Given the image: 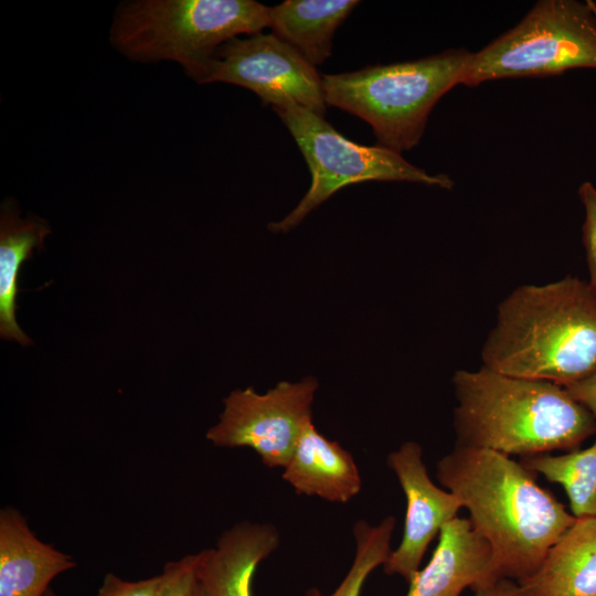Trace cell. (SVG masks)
Segmentation results:
<instances>
[{"mask_svg":"<svg viewBox=\"0 0 596 596\" xmlns=\"http://www.w3.org/2000/svg\"><path fill=\"white\" fill-rule=\"evenodd\" d=\"M74 558L41 541L12 507L0 511V596H44Z\"/></svg>","mask_w":596,"mask_h":596,"instance_id":"4fadbf2b","label":"cell"},{"mask_svg":"<svg viewBox=\"0 0 596 596\" xmlns=\"http://www.w3.org/2000/svg\"><path fill=\"white\" fill-rule=\"evenodd\" d=\"M318 389L313 376L279 382L264 394L252 386L224 398L219 422L206 432L216 447H248L267 468H284L298 438L312 422L311 406Z\"/></svg>","mask_w":596,"mask_h":596,"instance_id":"ba28073f","label":"cell"},{"mask_svg":"<svg viewBox=\"0 0 596 596\" xmlns=\"http://www.w3.org/2000/svg\"><path fill=\"white\" fill-rule=\"evenodd\" d=\"M273 110L281 119L311 173L308 192L281 221L269 224L274 233H286L345 185L366 181H406L450 190L444 173L429 174L389 148L356 143L338 132L323 116L288 103Z\"/></svg>","mask_w":596,"mask_h":596,"instance_id":"52a82bcc","label":"cell"},{"mask_svg":"<svg viewBox=\"0 0 596 596\" xmlns=\"http://www.w3.org/2000/svg\"><path fill=\"white\" fill-rule=\"evenodd\" d=\"M518 583L510 579L489 582L472 588L473 596H514Z\"/></svg>","mask_w":596,"mask_h":596,"instance_id":"cb8c5ba5","label":"cell"},{"mask_svg":"<svg viewBox=\"0 0 596 596\" xmlns=\"http://www.w3.org/2000/svg\"><path fill=\"white\" fill-rule=\"evenodd\" d=\"M161 574L140 581H126L108 573L95 596H160Z\"/></svg>","mask_w":596,"mask_h":596,"instance_id":"7402d4cb","label":"cell"},{"mask_svg":"<svg viewBox=\"0 0 596 596\" xmlns=\"http://www.w3.org/2000/svg\"><path fill=\"white\" fill-rule=\"evenodd\" d=\"M578 196L585 211L582 241L588 268L587 283L596 292V187L589 181L583 182L578 189Z\"/></svg>","mask_w":596,"mask_h":596,"instance_id":"ffe728a7","label":"cell"},{"mask_svg":"<svg viewBox=\"0 0 596 596\" xmlns=\"http://www.w3.org/2000/svg\"><path fill=\"white\" fill-rule=\"evenodd\" d=\"M482 366L567 386L596 372V292L566 276L522 285L498 307L481 350Z\"/></svg>","mask_w":596,"mask_h":596,"instance_id":"7a4b0ae2","label":"cell"},{"mask_svg":"<svg viewBox=\"0 0 596 596\" xmlns=\"http://www.w3.org/2000/svg\"><path fill=\"white\" fill-rule=\"evenodd\" d=\"M596 70L593 1L541 0L511 30L471 53L460 84Z\"/></svg>","mask_w":596,"mask_h":596,"instance_id":"8992f818","label":"cell"},{"mask_svg":"<svg viewBox=\"0 0 596 596\" xmlns=\"http://www.w3.org/2000/svg\"><path fill=\"white\" fill-rule=\"evenodd\" d=\"M436 477L491 545L494 581L530 577L577 519L532 470L498 451L455 446L438 460Z\"/></svg>","mask_w":596,"mask_h":596,"instance_id":"6da1fadb","label":"cell"},{"mask_svg":"<svg viewBox=\"0 0 596 596\" xmlns=\"http://www.w3.org/2000/svg\"><path fill=\"white\" fill-rule=\"evenodd\" d=\"M44 596H57V595L50 588Z\"/></svg>","mask_w":596,"mask_h":596,"instance_id":"484cf974","label":"cell"},{"mask_svg":"<svg viewBox=\"0 0 596 596\" xmlns=\"http://www.w3.org/2000/svg\"><path fill=\"white\" fill-rule=\"evenodd\" d=\"M356 0H286L269 7V28L315 67L332 53L337 29Z\"/></svg>","mask_w":596,"mask_h":596,"instance_id":"2e32d148","label":"cell"},{"mask_svg":"<svg viewBox=\"0 0 596 596\" xmlns=\"http://www.w3.org/2000/svg\"><path fill=\"white\" fill-rule=\"evenodd\" d=\"M471 53L451 49L427 57L324 74L327 106L366 121L377 145L398 153L421 140L435 104L461 76Z\"/></svg>","mask_w":596,"mask_h":596,"instance_id":"5b68a950","label":"cell"},{"mask_svg":"<svg viewBox=\"0 0 596 596\" xmlns=\"http://www.w3.org/2000/svg\"><path fill=\"white\" fill-rule=\"evenodd\" d=\"M195 554L168 562L161 574L160 596H191L195 582Z\"/></svg>","mask_w":596,"mask_h":596,"instance_id":"44dd1931","label":"cell"},{"mask_svg":"<svg viewBox=\"0 0 596 596\" xmlns=\"http://www.w3.org/2000/svg\"><path fill=\"white\" fill-rule=\"evenodd\" d=\"M570 395L584 405L596 421V372L588 377L564 386Z\"/></svg>","mask_w":596,"mask_h":596,"instance_id":"603a6c76","label":"cell"},{"mask_svg":"<svg viewBox=\"0 0 596 596\" xmlns=\"http://www.w3.org/2000/svg\"><path fill=\"white\" fill-rule=\"evenodd\" d=\"M269 28V7L254 0H136L118 6L113 46L138 62L173 61L201 84L217 49Z\"/></svg>","mask_w":596,"mask_h":596,"instance_id":"277c9868","label":"cell"},{"mask_svg":"<svg viewBox=\"0 0 596 596\" xmlns=\"http://www.w3.org/2000/svg\"><path fill=\"white\" fill-rule=\"evenodd\" d=\"M514 596H596V517L577 518Z\"/></svg>","mask_w":596,"mask_h":596,"instance_id":"9a60e30c","label":"cell"},{"mask_svg":"<svg viewBox=\"0 0 596 596\" xmlns=\"http://www.w3.org/2000/svg\"><path fill=\"white\" fill-rule=\"evenodd\" d=\"M280 544L270 523L242 521L222 532L213 547L195 554V579L207 596H253L257 566Z\"/></svg>","mask_w":596,"mask_h":596,"instance_id":"7c38bea8","label":"cell"},{"mask_svg":"<svg viewBox=\"0 0 596 596\" xmlns=\"http://www.w3.org/2000/svg\"><path fill=\"white\" fill-rule=\"evenodd\" d=\"M51 230L39 217L22 219L14 206H2L0 220V334L2 339L28 345L31 340L18 326L15 298L18 275L34 248L43 245Z\"/></svg>","mask_w":596,"mask_h":596,"instance_id":"e0dca14e","label":"cell"},{"mask_svg":"<svg viewBox=\"0 0 596 596\" xmlns=\"http://www.w3.org/2000/svg\"><path fill=\"white\" fill-rule=\"evenodd\" d=\"M281 477L296 493L333 503H348L362 489L352 454L321 435L312 422L302 429Z\"/></svg>","mask_w":596,"mask_h":596,"instance_id":"5bb4252c","label":"cell"},{"mask_svg":"<svg viewBox=\"0 0 596 596\" xmlns=\"http://www.w3.org/2000/svg\"><path fill=\"white\" fill-rule=\"evenodd\" d=\"M191 596H207L202 585L195 579Z\"/></svg>","mask_w":596,"mask_h":596,"instance_id":"d4e9b609","label":"cell"},{"mask_svg":"<svg viewBox=\"0 0 596 596\" xmlns=\"http://www.w3.org/2000/svg\"><path fill=\"white\" fill-rule=\"evenodd\" d=\"M521 464L565 490L575 518L596 517V439L585 449L525 457Z\"/></svg>","mask_w":596,"mask_h":596,"instance_id":"ac0fdd59","label":"cell"},{"mask_svg":"<svg viewBox=\"0 0 596 596\" xmlns=\"http://www.w3.org/2000/svg\"><path fill=\"white\" fill-rule=\"evenodd\" d=\"M594 9H595V12H596V3L594 2Z\"/></svg>","mask_w":596,"mask_h":596,"instance_id":"4316f807","label":"cell"},{"mask_svg":"<svg viewBox=\"0 0 596 596\" xmlns=\"http://www.w3.org/2000/svg\"><path fill=\"white\" fill-rule=\"evenodd\" d=\"M396 520L384 517L377 524L358 520L353 525L355 542L354 557L342 581L328 596H361L371 573L385 564L392 552L391 541ZM304 596H323L316 586L308 588Z\"/></svg>","mask_w":596,"mask_h":596,"instance_id":"d6986e66","label":"cell"},{"mask_svg":"<svg viewBox=\"0 0 596 596\" xmlns=\"http://www.w3.org/2000/svg\"><path fill=\"white\" fill-rule=\"evenodd\" d=\"M406 499L402 540L382 566L386 575L408 582L419 570L430 542L462 508L453 492L436 486L428 476L422 446L408 440L386 457Z\"/></svg>","mask_w":596,"mask_h":596,"instance_id":"30bf717a","label":"cell"},{"mask_svg":"<svg viewBox=\"0 0 596 596\" xmlns=\"http://www.w3.org/2000/svg\"><path fill=\"white\" fill-rule=\"evenodd\" d=\"M459 447L523 458L576 450L596 433L592 413L562 385L481 366L453 376Z\"/></svg>","mask_w":596,"mask_h":596,"instance_id":"3957f363","label":"cell"},{"mask_svg":"<svg viewBox=\"0 0 596 596\" xmlns=\"http://www.w3.org/2000/svg\"><path fill=\"white\" fill-rule=\"evenodd\" d=\"M214 82L245 87L272 108L292 103L326 114L322 76L274 33L236 36L222 44L201 84Z\"/></svg>","mask_w":596,"mask_h":596,"instance_id":"9c48e42d","label":"cell"},{"mask_svg":"<svg viewBox=\"0 0 596 596\" xmlns=\"http://www.w3.org/2000/svg\"><path fill=\"white\" fill-rule=\"evenodd\" d=\"M493 551L469 518L447 522L429 562L407 582L405 596H460L466 588L496 582Z\"/></svg>","mask_w":596,"mask_h":596,"instance_id":"8fae6325","label":"cell"}]
</instances>
